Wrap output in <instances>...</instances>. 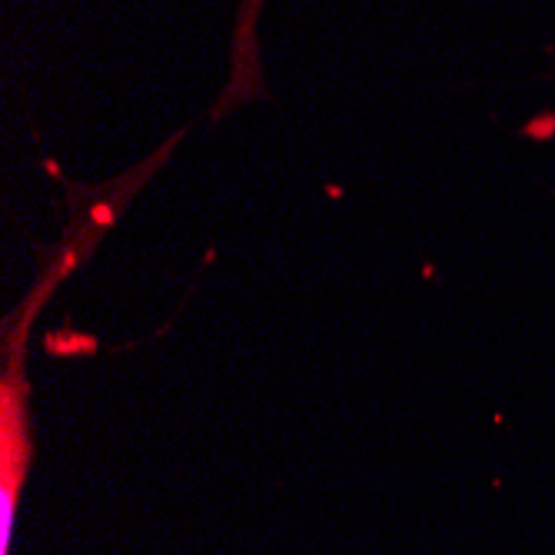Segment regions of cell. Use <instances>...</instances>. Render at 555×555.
<instances>
[{
  "label": "cell",
  "mask_w": 555,
  "mask_h": 555,
  "mask_svg": "<svg viewBox=\"0 0 555 555\" xmlns=\"http://www.w3.org/2000/svg\"><path fill=\"white\" fill-rule=\"evenodd\" d=\"M183 133L186 130H180V133H173L154 157H146L143 164H137L133 170H127V173H120V177H114V180H107V183H96V186H83V183H70L67 177H61V183H64V190H67V204H70V223H67V230H64V236L50 246V249H43L40 254V263H43V270H40V276H37V286L27 293L37 307H43V302L54 296V289L70 276V273H77L93 254H96V246H100V240H104L117 223H120V217L127 214V207H130V199L154 180V173L170 160V154H173V146L183 140Z\"/></svg>",
  "instance_id": "6da1fadb"
},
{
  "label": "cell",
  "mask_w": 555,
  "mask_h": 555,
  "mask_svg": "<svg viewBox=\"0 0 555 555\" xmlns=\"http://www.w3.org/2000/svg\"><path fill=\"white\" fill-rule=\"evenodd\" d=\"M27 336L30 330L4 323V370H0V555H11L17 506L34 463Z\"/></svg>",
  "instance_id": "7a4b0ae2"
}]
</instances>
